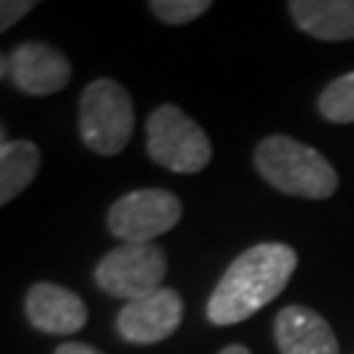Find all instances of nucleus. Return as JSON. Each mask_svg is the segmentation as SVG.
Masks as SVG:
<instances>
[{
	"label": "nucleus",
	"mask_w": 354,
	"mask_h": 354,
	"mask_svg": "<svg viewBox=\"0 0 354 354\" xmlns=\"http://www.w3.org/2000/svg\"><path fill=\"white\" fill-rule=\"evenodd\" d=\"M299 257L289 244H257L241 252L207 299V320L213 326H236L270 304L289 286Z\"/></svg>",
	"instance_id": "nucleus-1"
},
{
	"label": "nucleus",
	"mask_w": 354,
	"mask_h": 354,
	"mask_svg": "<svg viewBox=\"0 0 354 354\" xmlns=\"http://www.w3.org/2000/svg\"><path fill=\"white\" fill-rule=\"evenodd\" d=\"M254 168L273 189L304 197V200H328L339 189L336 168L310 145L273 134L254 147Z\"/></svg>",
	"instance_id": "nucleus-2"
},
{
	"label": "nucleus",
	"mask_w": 354,
	"mask_h": 354,
	"mask_svg": "<svg viewBox=\"0 0 354 354\" xmlns=\"http://www.w3.org/2000/svg\"><path fill=\"white\" fill-rule=\"evenodd\" d=\"M79 134L92 152L118 155L134 134V102L113 79H95L79 100Z\"/></svg>",
	"instance_id": "nucleus-3"
},
{
	"label": "nucleus",
	"mask_w": 354,
	"mask_h": 354,
	"mask_svg": "<svg viewBox=\"0 0 354 354\" xmlns=\"http://www.w3.org/2000/svg\"><path fill=\"white\" fill-rule=\"evenodd\" d=\"M147 155L174 174H200L213 160V145L178 105H160L147 118Z\"/></svg>",
	"instance_id": "nucleus-4"
},
{
	"label": "nucleus",
	"mask_w": 354,
	"mask_h": 354,
	"mask_svg": "<svg viewBox=\"0 0 354 354\" xmlns=\"http://www.w3.org/2000/svg\"><path fill=\"white\" fill-rule=\"evenodd\" d=\"M168 273L165 252L158 244H121L95 268V283L115 299L137 302L160 291Z\"/></svg>",
	"instance_id": "nucleus-5"
},
{
	"label": "nucleus",
	"mask_w": 354,
	"mask_h": 354,
	"mask_svg": "<svg viewBox=\"0 0 354 354\" xmlns=\"http://www.w3.org/2000/svg\"><path fill=\"white\" fill-rule=\"evenodd\" d=\"M181 200L168 189H137L108 210V231L124 244H152L181 221Z\"/></svg>",
	"instance_id": "nucleus-6"
},
{
	"label": "nucleus",
	"mask_w": 354,
	"mask_h": 354,
	"mask_svg": "<svg viewBox=\"0 0 354 354\" xmlns=\"http://www.w3.org/2000/svg\"><path fill=\"white\" fill-rule=\"evenodd\" d=\"M3 79H11L13 87L32 97H45L61 92L71 82V64L53 45L29 39L16 45L11 53H3Z\"/></svg>",
	"instance_id": "nucleus-7"
},
{
	"label": "nucleus",
	"mask_w": 354,
	"mask_h": 354,
	"mask_svg": "<svg viewBox=\"0 0 354 354\" xmlns=\"http://www.w3.org/2000/svg\"><path fill=\"white\" fill-rule=\"evenodd\" d=\"M181 317H184V299L178 297V291L163 286L150 297L124 304L115 317V330L127 344L147 346L176 333Z\"/></svg>",
	"instance_id": "nucleus-8"
},
{
	"label": "nucleus",
	"mask_w": 354,
	"mask_h": 354,
	"mask_svg": "<svg viewBox=\"0 0 354 354\" xmlns=\"http://www.w3.org/2000/svg\"><path fill=\"white\" fill-rule=\"evenodd\" d=\"M24 313L32 328L50 336H68L82 330L89 315L87 304L79 294L50 281H39L26 291Z\"/></svg>",
	"instance_id": "nucleus-9"
},
{
	"label": "nucleus",
	"mask_w": 354,
	"mask_h": 354,
	"mask_svg": "<svg viewBox=\"0 0 354 354\" xmlns=\"http://www.w3.org/2000/svg\"><path fill=\"white\" fill-rule=\"evenodd\" d=\"M276 344L281 354H339L328 320L304 304H289L276 315Z\"/></svg>",
	"instance_id": "nucleus-10"
},
{
	"label": "nucleus",
	"mask_w": 354,
	"mask_h": 354,
	"mask_svg": "<svg viewBox=\"0 0 354 354\" xmlns=\"http://www.w3.org/2000/svg\"><path fill=\"white\" fill-rule=\"evenodd\" d=\"M286 8L310 37L323 42L354 39V0H291Z\"/></svg>",
	"instance_id": "nucleus-11"
},
{
	"label": "nucleus",
	"mask_w": 354,
	"mask_h": 354,
	"mask_svg": "<svg viewBox=\"0 0 354 354\" xmlns=\"http://www.w3.org/2000/svg\"><path fill=\"white\" fill-rule=\"evenodd\" d=\"M42 163L39 147L29 140H3L0 145V205H8L35 181Z\"/></svg>",
	"instance_id": "nucleus-12"
},
{
	"label": "nucleus",
	"mask_w": 354,
	"mask_h": 354,
	"mask_svg": "<svg viewBox=\"0 0 354 354\" xmlns=\"http://www.w3.org/2000/svg\"><path fill=\"white\" fill-rule=\"evenodd\" d=\"M317 111L330 124H354V71L333 79L320 92Z\"/></svg>",
	"instance_id": "nucleus-13"
},
{
	"label": "nucleus",
	"mask_w": 354,
	"mask_h": 354,
	"mask_svg": "<svg viewBox=\"0 0 354 354\" xmlns=\"http://www.w3.org/2000/svg\"><path fill=\"white\" fill-rule=\"evenodd\" d=\"M213 3L210 0H152L150 11L165 21V24H189L194 19H200L205 11H210Z\"/></svg>",
	"instance_id": "nucleus-14"
},
{
	"label": "nucleus",
	"mask_w": 354,
	"mask_h": 354,
	"mask_svg": "<svg viewBox=\"0 0 354 354\" xmlns=\"http://www.w3.org/2000/svg\"><path fill=\"white\" fill-rule=\"evenodd\" d=\"M32 8H35L32 0H6V3L0 6V29L8 32V29H11L19 19H24Z\"/></svg>",
	"instance_id": "nucleus-15"
},
{
	"label": "nucleus",
	"mask_w": 354,
	"mask_h": 354,
	"mask_svg": "<svg viewBox=\"0 0 354 354\" xmlns=\"http://www.w3.org/2000/svg\"><path fill=\"white\" fill-rule=\"evenodd\" d=\"M55 354H102L97 352L95 346H89V344H79V342H68V344H61Z\"/></svg>",
	"instance_id": "nucleus-16"
},
{
	"label": "nucleus",
	"mask_w": 354,
	"mask_h": 354,
	"mask_svg": "<svg viewBox=\"0 0 354 354\" xmlns=\"http://www.w3.org/2000/svg\"><path fill=\"white\" fill-rule=\"evenodd\" d=\"M221 354H252L247 346H241V344H231L226 349H221Z\"/></svg>",
	"instance_id": "nucleus-17"
}]
</instances>
